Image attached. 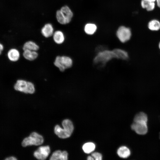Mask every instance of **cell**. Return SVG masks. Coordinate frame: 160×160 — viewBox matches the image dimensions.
Masks as SVG:
<instances>
[{
  "instance_id": "obj_12",
  "label": "cell",
  "mask_w": 160,
  "mask_h": 160,
  "mask_svg": "<svg viewBox=\"0 0 160 160\" xmlns=\"http://www.w3.org/2000/svg\"><path fill=\"white\" fill-rule=\"evenodd\" d=\"M23 55L24 58L27 60L33 61L36 59L38 56L37 51L29 50H23Z\"/></svg>"
},
{
  "instance_id": "obj_17",
  "label": "cell",
  "mask_w": 160,
  "mask_h": 160,
  "mask_svg": "<svg viewBox=\"0 0 160 160\" xmlns=\"http://www.w3.org/2000/svg\"><path fill=\"white\" fill-rule=\"evenodd\" d=\"M23 50H29L37 51L39 49V46L35 42L32 41H28L23 45Z\"/></svg>"
},
{
  "instance_id": "obj_8",
  "label": "cell",
  "mask_w": 160,
  "mask_h": 160,
  "mask_svg": "<svg viewBox=\"0 0 160 160\" xmlns=\"http://www.w3.org/2000/svg\"><path fill=\"white\" fill-rule=\"evenodd\" d=\"M50 152V148L49 146H41L34 152L33 155L37 159L44 160L47 158Z\"/></svg>"
},
{
  "instance_id": "obj_4",
  "label": "cell",
  "mask_w": 160,
  "mask_h": 160,
  "mask_svg": "<svg viewBox=\"0 0 160 160\" xmlns=\"http://www.w3.org/2000/svg\"><path fill=\"white\" fill-rule=\"evenodd\" d=\"M14 88L17 91L26 94H33L35 90L34 85L32 82L23 79L18 80Z\"/></svg>"
},
{
  "instance_id": "obj_14",
  "label": "cell",
  "mask_w": 160,
  "mask_h": 160,
  "mask_svg": "<svg viewBox=\"0 0 160 160\" xmlns=\"http://www.w3.org/2000/svg\"><path fill=\"white\" fill-rule=\"evenodd\" d=\"M7 56L10 61L15 62L19 60L20 57V53L17 49H12L8 51Z\"/></svg>"
},
{
  "instance_id": "obj_20",
  "label": "cell",
  "mask_w": 160,
  "mask_h": 160,
  "mask_svg": "<svg viewBox=\"0 0 160 160\" xmlns=\"http://www.w3.org/2000/svg\"><path fill=\"white\" fill-rule=\"evenodd\" d=\"M141 5L143 8H145L148 11L153 10L155 7L154 2H151L146 0H142Z\"/></svg>"
},
{
  "instance_id": "obj_1",
  "label": "cell",
  "mask_w": 160,
  "mask_h": 160,
  "mask_svg": "<svg viewBox=\"0 0 160 160\" xmlns=\"http://www.w3.org/2000/svg\"><path fill=\"white\" fill-rule=\"evenodd\" d=\"M62 124L63 129L58 125L55 127V133L60 138L64 139L69 137L74 129V126L72 122L69 119H65L63 120Z\"/></svg>"
},
{
  "instance_id": "obj_19",
  "label": "cell",
  "mask_w": 160,
  "mask_h": 160,
  "mask_svg": "<svg viewBox=\"0 0 160 160\" xmlns=\"http://www.w3.org/2000/svg\"><path fill=\"white\" fill-rule=\"evenodd\" d=\"M97 27L96 25L93 23H88L84 26V31L87 34L92 35L96 32Z\"/></svg>"
},
{
  "instance_id": "obj_25",
  "label": "cell",
  "mask_w": 160,
  "mask_h": 160,
  "mask_svg": "<svg viewBox=\"0 0 160 160\" xmlns=\"http://www.w3.org/2000/svg\"><path fill=\"white\" fill-rule=\"evenodd\" d=\"M87 160H94V158L91 156H89L87 158Z\"/></svg>"
},
{
  "instance_id": "obj_29",
  "label": "cell",
  "mask_w": 160,
  "mask_h": 160,
  "mask_svg": "<svg viewBox=\"0 0 160 160\" xmlns=\"http://www.w3.org/2000/svg\"><path fill=\"white\" fill-rule=\"evenodd\" d=\"M158 46H159V49L160 50V41L159 42V44Z\"/></svg>"
},
{
  "instance_id": "obj_21",
  "label": "cell",
  "mask_w": 160,
  "mask_h": 160,
  "mask_svg": "<svg viewBox=\"0 0 160 160\" xmlns=\"http://www.w3.org/2000/svg\"><path fill=\"white\" fill-rule=\"evenodd\" d=\"M148 26L151 30L157 31L160 29V22L157 20H153L149 22Z\"/></svg>"
},
{
  "instance_id": "obj_13",
  "label": "cell",
  "mask_w": 160,
  "mask_h": 160,
  "mask_svg": "<svg viewBox=\"0 0 160 160\" xmlns=\"http://www.w3.org/2000/svg\"><path fill=\"white\" fill-rule=\"evenodd\" d=\"M115 58L123 60H127L128 58V55L125 51L120 49H115L113 50Z\"/></svg>"
},
{
  "instance_id": "obj_23",
  "label": "cell",
  "mask_w": 160,
  "mask_h": 160,
  "mask_svg": "<svg viewBox=\"0 0 160 160\" xmlns=\"http://www.w3.org/2000/svg\"><path fill=\"white\" fill-rule=\"evenodd\" d=\"M92 156L95 160H101L102 158V154L98 152H95L92 154Z\"/></svg>"
},
{
  "instance_id": "obj_16",
  "label": "cell",
  "mask_w": 160,
  "mask_h": 160,
  "mask_svg": "<svg viewBox=\"0 0 160 160\" xmlns=\"http://www.w3.org/2000/svg\"><path fill=\"white\" fill-rule=\"evenodd\" d=\"M117 153L120 157L126 158L130 156V152L127 147L123 146L120 147L118 148L117 151Z\"/></svg>"
},
{
  "instance_id": "obj_9",
  "label": "cell",
  "mask_w": 160,
  "mask_h": 160,
  "mask_svg": "<svg viewBox=\"0 0 160 160\" xmlns=\"http://www.w3.org/2000/svg\"><path fill=\"white\" fill-rule=\"evenodd\" d=\"M131 128L137 134L140 135H145L148 132L147 124L145 123L134 122L131 125Z\"/></svg>"
},
{
  "instance_id": "obj_26",
  "label": "cell",
  "mask_w": 160,
  "mask_h": 160,
  "mask_svg": "<svg viewBox=\"0 0 160 160\" xmlns=\"http://www.w3.org/2000/svg\"><path fill=\"white\" fill-rule=\"evenodd\" d=\"M158 6L160 8V0H156Z\"/></svg>"
},
{
  "instance_id": "obj_24",
  "label": "cell",
  "mask_w": 160,
  "mask_h": 160,
  "mask_svg": "<svg viewBox=\"0 0 160 160\" xmlns=\"http://www.w3.org/2000/svg\"><path fill=\"white\" fill-rule=\"evenodd\" d=\"M17 159L15 157L13 156H11L8 157L5 159L7 160H16Z\"/></svg>"
},
{
  "instance_id": "obj_15",
  "label": "cell",
  "mask_w": 160,
  "mask_h": 160,
  "mask_svg": "<svg viewBox=\"0 0 160 160\" xmlns=\"http://www.w3.org/2000/svg\"><path fill=\"white\" fill-rule=\"evenodd\" d=\"M53 39L55 42L57 44H62L65 40V36L62 32L57 31L54 33Z\"/></svg>"
},
{
  "instance_id": "obj_5",
  "label": "cell",
  "mask_w": 160,
  "mask_h": 160,
  "mask_svg": "<svg viewBox=\"0 0 160 160\" xmlns=\"http://www.w3.org/2000/svg\"><path fill=\"white\" fill-rule=\"evenodd\" d=\"M54 63L60 71L63 72L65 69L71 67L73 60L71 57L68 56H58L56 57Z\"/></svg>"
},
{
  "instance_id": "obj_22",
  "label": "cell",
  "mask_w": 160,
  "mask_h": 160,
  "mask_svg": "<svg viewBox=\"0 0 160 160\" xmlns=\"http://www.w3.org/2000/svg\"><path fill=\"white\" fill-rule=\"evenodd\" d=\"M95 144L92 142L85 143L82 146V149L86 153H89L93 151L95 149Z\"/></svg>"
},
{
  "instance_id": "obj_28",
  "label": "cell",
  "mask_w": 160,
  "mask_h": 160,
  "mask_svg": "<svg viewBox=\"0 0 160 160\" xmlns=\"http://www.w3.org/2000/svg\"><path fill=\"white\" fill-rule=\"evenodd\" d=\"M147 1H151V2H155L156 0H146Z\"/></svg>"
},
{
  "instance_id": "obj_10",
  "label": "cell",
  "mask_w": 160,
  "mask_h": 160,
  "mask_svg": "<svg viewBox=\"0 0 160 160\" xmlns=\"http://www.w3.org/2000/svg\"><path fill=\"white\" fill-rule=\"evenodd\" d=\"M68 159V153L66 151L57 150L54 152L51 156L50 160H67Z\"/></svg>"
},
{
  "instance_id": "obj_18",
  "label": "cell",
  "mask_w": 160,
  "mask_h": 160,
  "mask_svg": "<svg viewBox=\"0 0 160 160\" xmlns=\"http://www.w3.org/2000/svg\"><path fill=\"white\" fill-rule=\"evenodd\" d=\"M148 117L145 113L141 112L137 114L135 116L134 122L147 124Z\"/></svg>"
},
{
  "instance_id": "obj_7",
  "label": "cell",
  "mask_w": 160,
  "mask_h": 160,
  "mask_svg": "<svg viewBox=\"0 0 160 160\" xmlns=\"http://www.w3.org/2000/svg\"><path fill=\"white\" fill-rule=\"evenodd\" d=\"M131 32L129 28L124 26H120L116 32V36L119 40L122 43L129 41L131 36Z\"/></svg>"
},
{
  "instance_id": "obj_6",
  "label": "cell",
  "mask_w": 160,
  "mask_h": 160,
  "mask_svg": "<svg viewBox=\"0 0 160 160\" xmlns=\"http://www.w3.org/2000/svg\"><path fill=\"white\" fill-rule=\"evenodd\" d=\"M44 142L43 137L38 133L33 132L30 136L23 140L22 145L24 147L28 145H38L41 144Z\"/></svg>"
},
{
  "instance_id": "obj_27",
  "label": "cell",
  "mask_w": 160,
  "mask_h": 160,
  "mask_svg": "<svg viewBox=\"0 0 160 160\" xmlns=\"http://www.w3.org/2000/svg\"><path fill=\"white\" fill-rule=\"evenodd\" d=\"M4 48V47L3 45L0 43V51H2Z\"/></svg>"
},
{
  "instance_id": "obj_11",
  "label": "cell",
  "mask_w": 160,
  "mask_h": 160,
  "mask_svg": "<svg viewBox=\"0 0 160 160\" xmlns=\"http://www.w3.org/2000/svg\"><path fill=\"white\" fill-rule=\"evenodd\" d=\"M41 33L46 38H48L53 35L54 29L52 25L50 23L46 24L41 29Z\"/></svg>"
},
{
  "instance_id": "obj_30",
  "label": "cell",
  "mask_w": 160,
  "mask_h": 160,
  "mask_svg": "<svg viewBox=\"0 0 160 160\" xmlns=\"http://www.w3.org/2000/svg\"><path fill=\"white\" fill-rule=\"evenodd\" d=\"M1 51H0V55H1Z\"/></svg>"
},
{
  "instance_id": "obj_3",
  "label": "cell",
  "mask_w": 160,
  "mask_h": 160,
  "mask_svg": "<svg viewBox=\"0 0 160 160\" xmlns=\"http://www.w3.org/2000/svg\"><path fill=\"white\" fill-rule=\"evenodd\" d=\"M113 58L115 57L113 50H105L97 53L94 59V62L96 64L103 66Z\"/></svg>"
},
{
  "instance_id": "obj_2",
  "label": "cell",
  "mask_w": 160,
  "mask_h": 160,
  "mask_svg": "<svg viewBox=\"0 0 160 160\" xmlns=\"http://www.w3.org/2000/svg\"><path fill=\"white\" fill-rule=\"evenodd\" d=\"M73 15L71 10L67 6L62 7L56 13V17L57 21L63 25L69 23L71 20Z\"/></svg>"
}]
</instances>
